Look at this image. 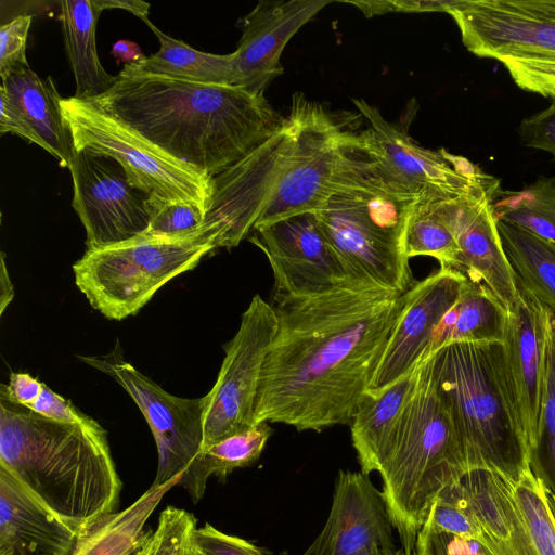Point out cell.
<instances>
[{
  "label": "cell",
  "mask_w": 555,
  "mask_h": 555,
  "mask_svg": "<svg viewBox=\"0 0 555 555\" xmlns=\"http://www.w3.org/2000/svg\"><path fill=\"white\" fill-rule=\"evenodd\" d=\"M507 311L482 284L466 279L460 298L436 327L428 356L453 343L504 340Z\"/></svg>",
  "instance_id": "obj_26"
},
{
  "label": "cell",
  "mask_w": 555,
  "mask_h": 555,
  "mask_svg": "<svg viewBox=\"0 0 555 555\" xmlns=\"http://www.w3.org/2000/svg\"><path fill=\"white\" fill-rule=\"evenodd\" d=\"M30 15H18L0 28V77L5 78L12 69L28 66L26 48Z\"/></svg>",
  "instance_id": "obj_38"
},
{
  "label": "cell",
  "mask_w": 555,
  "mask_h": 555,
  "mask_svg": "<svg viewBox=\"0 0 555 555\" xmlns=\"http://www.w3.org/2000/svg\"><path fill=\"white\" fill-rule=\"evenodd\" d=\"M73 178V207L87 233V249L128 241L146 231L147 194L134 189L115 159L73 150L68 167Z\"/></svg>",
  "instance_id": "obj_14"
},
{
  "label": "cell",
  "mask_w": 555,
  "mask_h": 555,
  "mask_svg": "<svg viewBox=\"0 0 555 555\" xmlns=\"http://www.w3.org/2000/svg\"><path fill=\"white\" fill-rule=\"evenodd\" d=\"M301 94L293 95L288 115L271 137L212 178L202 225L212 233L218 248L235 247L246 238L280 194L299 144Z\"/></svg>",
  "instance_id": "obj_9"
},
{
  "label": "cell",
  "mask_w": 555,
  "mask_h": 555,
  "mask_svg": "<svg viewBox=\"0 0 555 555\" xmlns=\"http://www.w3.org/2000/svg\"><path fill=\"white\" fill-rule=\"evenodd\" d=\"M545 494H546V501H547V505H548L551 515L555 521V494L552 493L551 491H548L547 489H546Z\"/></svg>",
  "instance_id": "obj_50"
},
{
  "label": "cell",
  "mask_w": 555,
  "mask_h": 555,
  "mask_svg": "<svg viewBox=\"0 0 555 555\" xmlns=\"http://www.w3.org/2000/svg\"><path fill=\"white\" fill-rule=\"evenodd\" d=\"M421 196L385 176L375 162L314 211L350 281L397 293L412 286L405 241Z\"/></svg>",
  "instance_id": "obj_5"
},
{
  "label": "cell",
  "mask_w": 555,
  "mask_h": 555,
  "mask_svg": "<svg viewBox=\"0 0 555 555\" xmlns=\"http://www.w3.org/2000/svg\"><path fill=\"white\" fill-rule=\"evenodd\" d=\"M498 229L518 282L555 313V243L502 221Z\"/></svg>",
  "instance_id": "obj_29"
},
{
  "label": "cell",
  "mask_w": 555,
  "mask_h": 555,
  "mask_svg": "<svg viewBox=\"0 0 555 555\" xmlns=\"http://www.w3.org/2000/svg\"><path fill=\"white\" fill-rule=\"evenodd\" d=\"M79 537L0 466V555H72Z\"/></svg>",
  "instance_id": "obj_21"
},
{
  "label": "cell",
  "mask_w": 555,
  "mask_h": 555,
  "mask_svg": "<svg viewBox=\"0 0 555 555\" xmlns=\"http://www.w3.org/2000/svg\"><path fill=\"white\" fill-rule=\"evenodd\" d=\"M520 89L555 100V57H515L498 60Z\"/></svg>",
  "instance_id": "obj_37"
},
{
  "label": "cell",
  "mask_w": 555,
  "mask_h": 555,
  "mask_svg": "<svg viewBox=\"0 0 555 555\" xmlns=\"http://www.w3.org/2000/svg\"><path fill=\"white\" fill-rule=\"evenodd\" d=\"M330 0L259 1L245 16L237 48L232 52L233 86L264 95L283 74L282 52L291 38Z\"/></svg>",
  "instance_id": "obj_18"
},
{
  "label": "cell",
  "mask_w": 555,
  "mask_h": 555,
  "mask_svg": "<svg viewBox=\"0 0 555 555\" xmlns=\"http://www.w3.org/2000/svg\"><path fill=\"white\" fill-rule=\"evenodd\" d=\"M408 291L348 281L319 294L274 296L278 328L262 365L256 424L317 431L350 424Z\"/></svg>",
  "instance_id": "obj_1"
},
{
  "label": "cell",
  "mask_w": 555,
  "mask_h": 555,
  "mask_svg": "<svg viewBox=\"0 0 555 555\" xmlns=\"http://www.w3.org/2000/svg\"><path fill=\"white\" fill-rule=\"evenodd\" d=\"M509 483L534 555H555V521L551 515L544 483L530 466Z\"/></svg>",
  "instance_id": "obj_33"
},
{
  "label": "cell",
  "mask_w": 555,
  "mask_h": 555,
  "mask_svg": "<svg viewBox=\"0 0 555 555\" xmlns=\"http://www.w3.org/2000/svg\"><path fill=\"white\" fill-rule=\"evenodd\" d=\"M457 251L459 247L452 232L422 195L406 232L408 258L429 256L437 259L440 267L449 268Z\"/></svg>",
  "instance_id": "obj_34"
},
{
  "label": "cell",
  "mask_w": 555,
  "mask_h": 555,
  "mask_svg": "<svg viewBox=\"0 0 555 555\" xmlns=\"http://www.w3.org/2000/svg\"><path fill=\"white\" fill-rule=\"evenodd\" d=\"M532 473L555 494V313L550 312L544 357L543 389L533 446L529 452Z\"/></svg>",
  "instance_id": "obj_32"
},
{
  "label": "cell",
  "mask_w": 555,
  "mask_h": 555,
  "mask_svg": "<svg viewBox=\"0 0 555 555\" xmlns=\"http://www.w3.org/2000/svg\"><path fill=\"white\" fill-rule=\"evenodd\" d=\"M1 80V86L50 147V154L61 167L68 168L73 158V141L62 117V98L52 78L42 79L29 66L20 65Z\"/></svg>",
  "instance_id": "obj_24"
},
{
  "label": "cell",
  "mask_w": 555,
  "mask_h": 555,
  "mask_svg": "<svg viewBox=\"0 0 555 555\" xmlns=\"http://www.w3.org/2000/svg\"><path fill=\"white\" fill-rule=\"evenodd\" d=\"M352 102L366 121L364 135L377 168L400 184L422 195L456 197L485 175L477 179L464 177L450 162L448 151L420 146L372 104L361 99Z\"/></svg>",
  "instance_id": "obj_17"
},
{
  "label": "cell",
  "mask_w": 555,
  "mask_h": 555,
  "mask_svg": "<svg viewBox=\"0 0 555 555\" xmlns=\"http://www.w3.org/2000/svg\"><path fill=\"white\" fill-rule=\"evenodd\" d=\"M112 54L125 64H141L146 59L140 47L130 40L115 42Z\"/></svg>",
  "instance_id": "obj_47"
},
{
  "label": "cell",
  "mask_w": 555,
  "mask_h": 555,
  "mask_svg": "<svg viewBox=\"0 0 555 555\" xmlns=\"http://www.w3.org/2000/svg\"><path fill=\"white\" fill-rule=\"evenodd\" d=\"M493 210L498 221L555 243V177L541 176L518 191L502 190Z\"/></svg>",
  "instance_id": "obj_30"
},
{
  "label": "cell",
  "mask_w": 555,
  "mask_h": 555,
  "mask_svg": "<svg viewBox=\"0 0 555 555\" xmlns=\"http://www.w3.org/2000/svg\"><path fill=\"white\" fill-rule=\"evenodd\" d=\"M517 284L519 298L515 308L507 311L503 344L529 456L538 428L544 377L546 325L552 310L518 280Z\"/></svg>",
  "instance_id": "obj_20"
},
{
  "label": "cell",
  "mask_w": 555,
  "mask_h": 555,
  "mask_svg": "<svg viewBox=\"0 0 555 555\" xmlns=\"http://www.w3.org/2000/svg\"><path fill=\"white\" fill-rule=\"evenodd\" d=\"M150 223L145 232L162 235H178L193 232L202 227L205 214L197 207L181 201L156 195L145 199Z\"/></svg>",
  "instance_id": "obj_36"
},
{
  "label": "cell",
  "mask_w": 555,
  "mask_h": 555,
  "mask_svg": "<svg viewBox=\"0 0 555 555\" xmlns=\"http://www.w3.org/2000/svg\"><path fill=\"white\" fill-rule=\"evenodd\" d=\"M278 328L273 306L255 295L241 318L216 383L204 399L203 451L254 427L262 365Z\"/></svg>",
  "instance_id": "obj_11"
},
{
  "label": "cell",
  "mask_w": 555,
  "mask_h": 555,
  "mask_svg": "<svg viewBox=\"0 0 555 555\" xmlns=\"http://www.w3.org/2000/svg\"><path fill=\"white\" fill-rule=\"evenodd\" d=\"M88 102L211 178L271 137L284 118L264 95L238 87L124 69Z\"/></svg>",
  "instance_id": "obj_2"
},
{
  "label": "cell",
  "mask_w": 555,
  "mask_h": 555,
  "mask_svg": "<svg viewBox=\"0 0 555 555\" xmlns=\"http://www.w3.org/2000/svg\"><path fill=\"white\" fill-rule=\"evenodd\" d=\"M456 486L477 527L476 541L488 555H534L507 476L472 470Z\"/></svg>",
  "instance_id": "obj_22"
},
{
  "label": "cell",
  "mask_w": 555,
  "mask_h": 555,
  "mask_svg": "<svg viewBox=\"0 0 555 555\" xmlns=\"http://www.w3.org/2000/svg\"><path fill=\"white\" fill-rule=\"evenodd\" d=\"M0 132L15 133L51 153L48 144L35 131L26 116L2 86L0 87Z\"/></svg>",
  "instance_id": "obj_43"
},
{
  "label": "cell",
  "mask_w": 555,
  "mask_h": 555,
  "mask_svg": "<svg viewBox=\"0 0 555 555\" xmlns=\"http://www.w3.org/2000/svg\"><path fill=\"white\" fill-rule=\"evenodd\" d=\"M177 477L162 486H151L130 506L112 513L83 532L72 555H131L143 543V528L165 494L178 486Z\"/></svg>",
  "instance_id": "obj_27"
},
{
  "label": "cell",
  "mask_w": 555,
  "mask_h": 555,
  "mask_svg": "<svg viewBox=\"0 0 555 555\" xmlns=\"http://www.w3.org/2000/svg\"><path fill=\"white\" fill-rule=\"evenodd\" d=\"M60 106L74 149L115 159L131 185L147 195L185 202L206 214L210 176L176 159L88 101L62 98Z\"/></svg>",
  "instance_id": "obj_8"
},
{
  "label": "cell",
  "mask_w": 555,
  "mask_h": 555,
  "mask_svg": "<svg viewBox=\"0 0 555 555\" xmlns=\"http://www.w3.org/2000/svg\"><path fill=\"white\" fill-rule=\"evenodd\" d=\"M389 509L369 475L339 470L326 524L306 555H357L395 547Z\"/></svg>",
  "instance_id": "obj_19"
},
{
  "label": "cell",
  "mask_w": 555,
  "mask_h": 555,
  "mask_svg": "<svg viewBox=\"0 0 555 555\" xmlns=\"http://www.w3.org/2000/svg\"><path fill=\"white\" fill-rule=\"evenodd\" d=\"M466 278L446 267L412 284L408 301L365 393L377 395L428 357L433 334L460 298Z\"/></svg>",
  "instance_id": "obj_16"
},
{
  "label": "cell",
  "mask_w": 555,
  "mask_h": 555,
  "mask_svg": "<svg viewBox=\"0 0 555 555\" xmlns=\"http://www.w3.org/2000/svg\"><path fill=\"white\" fill-rule=\"evenodd\" d=\"M518 134L525 146L547 152L555 160V100L546 108L525 117Z\"/></svg>",
  "instance_id": "obj_40"
},
{
  "label": "cell",
  "mask_w": 555,
  "mask_h": 555,
  "mask_svg": "<svg viewBox=\"0 0 555 555\" xmlns=\"http://www.w3.org/2000/svg\"><path fill=\"white\" fill-rule=\"evenodd\" d=\"M358 7L366 16H373L389 12H444L454 5L455 1H425V0H400V1H345Z\"/></svg>",
  "instance_id": "obj_44"
},
{
  "label": "cell",
  "mask_w": 555,
  "mask_h": 555,
  "mask_svg": "<svg viewBox=\"0 0 555 555\" xmlns=\"http://www.w3.org/2000/svg\"><path fill=\"white\" fill-rule=\"evenodd\" d=\"M357 555H410L401 548L373 546L361 551Z\"/></svg>",
  "instance_id": "obj_49"
},
{
  "label": "cell",
  "mask_w": 555,
  "mask_h": 555,
  "mask_svg": "<svg viewBox=\"0 0 555 555\" xmlns=\"http://www.w3.org/2000/svg\"><path fill=\"white\" fill-rule=\"evenodd\" d=\"M0 466L80 535L118 504L121 481L94 420L60 423L0 397Z\"/></svg>",
  "instance_id": "obj_3"
},
{
  "label": "cell",
  "mask_w": 555,
  "mask_h": 555,
  "mask_svg": "<svg viewBox=\"0 0 555 555\" xmlns=\"http://www.w3.org/2000/svg\"><path fill=\"white\" fill-rule=\"evenodd\" d=\"M378 473L402 548L412 554L431 504L466 473L453 414L437 383L431 354L422 363L417 389Z\"/></svg>",
  "instance_id": "obj_6"
},
{
  "label": "cell",
  "mask_w": 555,
  "mask_h": 555,
  "mask_svg": "<svg viewBox=\"0 0 555 555\" xmlns=\"http://www.w3.org/2000/svg\"><path fill=\"white\" fill-rule=\"evenodd\" d=\"M95 5L104 9H122L139 16L144 22L149 21L150 4L140 0H94Z\"/></svg>",
  "instance_id": "obj_46"
},
{
  "label": "cell",
  "mask_w": 555,
  "mask_h": 555,
  "mask_svg": "<svg viewBox=\"0 0 555 555\" xmlns=\"http://www.w3.org/2000/svg\"><path fill=\"white\" fill-rule=\"evenodd\" d=\"M431 356L465 472L496 470L516 479L529 467V456L504 344L453 343Z\"/></svg>",
  "instance_id": "obj_4"
},
{
  "label": "cell",
  "mask_w": 555,
  "mask_h": 555,
  "mask_svg": "<svg viewBox=\"0 0 555 555\" xmlns=\"http://www.w3.org/2000/svg\"><path fill=\"white\" fill-rule=\"evenodd\" d=\"M502 191L500 181L485 173L456 197L424 195L452 232L459 251L449 267L468 281L485 285L506 311L518 298L516 274L504 251L493 203Z\"/></svg>",
  "instance_id": "obj_12"
},
{
  "label": "cell",
  "mask_w": 555,
  "mask_h": 555,
  "mask_svg": "<svg viewBox=\"0 0 555 555\" xmlns=\"http://www.w3.org/2000/svg\"><path fill=\"white\" fill-rule=\"evenodd\" d=\"M448 14L478 57H555V0H457Z\"/></svg>",
  "instance_id": "obj_13"
},
{
  "label": "cell",
  "mask_w": 555,
  "mask_h": 555,
  "mask_svg": "<svg viewBox=\"0 0 555 555\" xmlns=\"http://www.w3.org/2000/svg\"><path fill=\"white\" fill-rule=\"evenodd\" d=\"M423 361L379 393L361 399L350 425L362 473L378 472L387 459L417 389Z\"/></svg>",
  "instance_id": "obj_23"
},
{
  "label": "cell",
  "mask_w": 555,
  "mask_h": 555,
  "mask_svg": "<svg viewBox=\"0 0 555 555\" xmlns=\"http://www.w3.org/2000/svg\"><path fill=\"white\" fill-rule=\"evenodd\" d=\"M195 517L185 509L166 507L158 517L156 530L145 535L135 555H185Z\"/></svg>",
  "instance_id": "obj_35"
},
{
  "label": "cell",
  "mask_w": 555,
  "mask_h": 555,
  "mask_svg": "<svg viewBox=\"0 0 555 555\" xmlns=\"http://www.w3.org/2000/svg\"><path fill=\"white\" fill-rule=\"evenodd\" d=\"M248 240L267 256L274 296H305L350 281L314 212L281 219L254 230Z\"/></svg>",
  "instance_id": "obj_15"
},
{
  "label": "cell",
  "mask_w": 555,
  "mask_h": 555,
  "mask_svg": "<svg viewBox=\"0 0 555 555\" xmlns=\"http://www.w3.org/2000/svg\"><path fill=\"white\" fill-rule=\"evenodd\" d=\"M65 48L76 81L75 98L92 100L116 81L102 66L96 51V22L101 10L94 0L61 1Z\"/></svg>",
  "instance_id": "obj_25"
},
{
  "label": "cell",
  "mask_w": 555,
  "mask_h": 555,
  "mask_svg": "<svg viewBox=\"0 0 555 555\" xmlns=\"http://www.w3.org/2000/svg\"><path fill=\"white\" fill-rule=\"evenodd\" d=\"M13 296L14 288L7 269L5 255L2 253L0 264V314L3 313L5 308L12 301Z\"/></svg>",
  "instance_id": "obj_48"
},
{
  "label": "cell",
  "mask_w": 555,
  "mask_h": 555,
  "mask_svg": "<svg viewBox=\"0 0 555 555\" xmlns=\"http://www.w3.org/2000/svg\"><path fill=\"white\" fill-rule=\"evenodd\" d=\"M145 23L158 38L160 47L141 64H125L124 70L206 85L233 86L232 53L198 51L164 34L150 21Z\"/></svg>",
  "instance_id": "obj_28"
},
{
  "label": "cell",
  "mask_w": 555,
  "mask_h": 555,
  "mask_svg": "<svg viewBox=\"0 0 555 555\" xmlns=\"http://www.w3.org/2000/svg\"><path fill=\"white\" fill-rule=\"evenodd\" d=\"M271 434L272 428L268 422H261L205 449L193 489L189 494L193 502L196 503L203 498L210 476L225 478L235 468L255 463L260 457Z\"/></svg>",
  "instance_id": "obj_31"
},
{
  "label": "cell",
  "mask_w": 555,
  "mask_h": 555,
  "mask_svg": "<svg viewBox=\"0 0 555 555\" xmlns=\"http://www.w3.org/2000/svg\"><path fill=\"white\" fill-rule=\"evenodd\" d=\"M415 551L422 555H488L475 540L431 531L426 527H422L417 534Z\"/></svg>",
  "instance_id": "obj_41"
},
{
  "label": "cell",
  "mask_w": 555,
  "mask_h": 555,
  "mask_svg": "<svg viewBox=\"0 0 555 555\" xmlns=\"http://www.w3.org/2000/svg\"><path fill=\"white\" fill-rule=\"evenodd\" d=\"M216 248L215 236L203 225L178 235L143 232L87 249L73 266L75 283L94 309L119 321L135 314L162 286Z\"/></svg>",
  "instance_id": "obj_7"
},
{
  "label": "cell",
  "mask_w": 555,
  "mask_h": 555,
  "mask_svg": "<svg viewBox=\"0 0 555 555\" xmlns=\"http://www.w3.org/2000/svg\"><path fill=\"white\" fill-rule=\"evenodd\" d=\"M185 555H202L201 553H198L192 545H191V542H190V546L185 553Z\"/></svg>",
  "instance_id": "obj_51"
},
{
  "label": "cell",
  "mask_w": 555,
  "mask_h": 555,
  "mask_svg": "<svg viewBox=\"0 0 555 555\" xmlns=\"http://www.w3.org/2000/svg\"><path fill=\"white\" fill-rule=\"evenodd\" d=\"M115 379L134 400L153 434L158 464L152 486L181 477L190 494L203 454L204 399L168 393L125 360L118 345L104 356L79 357Z\"/></svg>",
  "instance_id": "obj_10"
},
{
  "label": "cell",
  "mask_w": 555,
  "mask_h": 555,
  "mask_svg": "<svg viewBox=\"0 0 555 555\" xmlns=\"http://www.w3.org/2000/svg\"><path fill=\"white\" fill-rule=\"evenodd\" d=\"M410 555H422V554H420L418 552H416V551L414 550V552H413L412 554H410Z\"/></svg>",
  "instance_id": "obj_52"
},
{
  "label": "cell",
  "mask_w": 555,
  "mask_h": 555,
  "mask_svg": "<svg viewBox=\"0 0 555 555\" xmlns=\"http://www.w3.org/2000/svg\"><path fill=\"white\" fill-rule=\"evenodd\" d=\"M43 386L28 373H11L9 384L0 386V397L29 409L41 395Z\"/></svg>",
  "instance_id": "obj_45"
},
{
  "label": "cell",
  "mask_w": 555,
  "mask_h": 555,
  "mask_svg": "<svg viewBox=\"0 0 555 555\" xmlns=\"http://www.w3.org/2000/svg\"><path fill=\"white\" fill-rule=\"evenodd\" d=\"M190 542L202 555H264L250 542L223 533L209 524L196 527Z\"/></svg>",
  "instance_id": "obj_39"
},
{
  "label": "cell",
  "mask_w": 555,
  "mask_h": 555,
  "mask_svg": "<svg viewBox=\"0 0 555 555\" xmlns=\"http://www.w3.org/2000/svg\"><path fill=\"white\" fill-rule=\"evenodd\" d=\"M29 409L60 423L87 424L93 421V418L79 411L69 400L50 389L46 384L41 395Z\"/></svg>",
  "instance_id": "obj_42"
}]
</instances>
